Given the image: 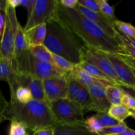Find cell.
<instances>
[{
    "label": "cell",
    "mask_w": 135,
    "mask_h": 135,
    "mask_svg": "<svg viewBox=\"0 0 135 135\" xmlns=\"http://www.w3.org/2000/svg\"><path fill=\"white\" fill-rule=\"evenodd\" d=\"M57 18L80 38L84 44L110 54L123 53L117 39L110 36L91 20L76 9H69L61 5L58 0Z\"/></svg>",
    "instance_id": "6da1fadb"
},
{
    "label": "cell",
    "mask_w": 135,
    "mask_h": 135,
    "mask_svg": "<svg viewBox=\"0 0 135 135\" xmlns=\"http://www.w3.org/2000/svg\"><path fill=\"white\" fill-rule=\"evenodd\" d=\"M4 120L22 123L30 131L57 125L47 102L32 100L22 104L13 99L7 102L1 94V121Z\"/></svg>",
    "instance_id": "7a4b0ae2"
},
{
    "label": "cell",
    "mask_w": 135,
    "mask_h": 135,
    "mask_svg": "<svg viewBox=\"0 0 135 135\" xmlns=\"http://www.w3.org/2000/svg\"><path fill=\"white\" fill-rule=\"evenodd\" d=\"M47 34L44 45L51 51L65 58L75 65L83 62L82 48L74 34L57 17L46 23Z\"/></svg>",
    "instance_id": "3957f363"
},
{
    "label": "cell",
    "mask_w": 135,
    "mask_h": 135,
    "mask_svg": "<svg viewBox=\"0 0 135 135\" xmlns=\"http://www.w3.org/2000/svg\"><path fill=\"white\" fill-rule=\"evenodd\" d=\"M48 104L57 125H85L84 113L73 101L67 98L59 99Z\"/></svg>",
    "instance_id": "277c9868"
},
{
    "label": "cell",
    "mask_w": 135,
    "mask_h": 135,
    "mask_svg": "<svg viewBox=\"0 0 135 135\" xmlns=\"http://www.w3.org/2000/svg\"><path fill=\"white\" fill-rule=\"evenodd\" d=\"M57 5L58 0H36L34 9L28 17L24 30L27 31L55 18L57 16Z\"/></svg>",
    "instance_id": "5b68a950"
},
{
    "label": "cell",
    "mask_w": 135,
    "mask_h": 135,
    "mask_svg": "<svg viewBox=\"0 0 135 135\" xmlns=\"http://www.w3.org/2000/svg\"><path fill=\"white\" fill-rule=\"evenodd\" d=\"M19 24L16 15L15 9L8 3L7 23L1 40L0 57L6 58L12 61L14 58L16 34Z\"/></svg>",
    "instance_id": "8992f818"
},
{
    "label": "cell",
    "mask_w": 135,
    "mask_h": 135,
    "mask_svg": "<svg viewBox=\"0 0 135 135\" xmlns=\"http://www.w3.org/2000/svg\"><path fill=\"white\" fill-rule=\"evenodd\" d=\"M82 57L83 61H86L96 66L114 80L117 85L121 86L119 79L115 73L106 52L94 48L84 44L82 48Z\"/></svg>",
    "instance_id": "52a82bcc"
},
{
    "label": "cell",
    "mask_w": 135,
    "mask_h": 135,
    "mask_svg": "<svg viewBox=\"0 0 135 135\" xmlns=\"http://www.w3.org/2000/svg\"><path fill=\"white\" fill-rule=\"evenodd\" d=\"M46 102H51L59 99L67 98V81L66 75L43 80Z\"/></svg>",
    "instance_id": "ba28073f"
},
{
    "label": "cell",
    "mask_w": 135,
    "mask_h": 135,
    "mask_svg": "<svg viewBox=\"0 0 135 135\" xmlns=\"http://www.w3.org/2000/svg\"><path fill=\"white\" fill-rule=\"evenodd\" d=\"M115 73L119 79L122 86L135 88V74L134 70L124 62L117 54L107 53Z\"/></svg>",
    "instance_id": "9c48e42d"
},
{
    "label": "cell",
    "mask_w": 135,
    "mask_h": 135,
    "mask_svg": "<svg viewBox=\"0 0 135 135\" xmlns=\"http://www.w3.org/2000/svg\"><path fill=\"white\" fill-rule=\"evenodd\" d=\"M19 86L28 88L32 92L34 100L46 102L43 80L42 79L31 74L17 73L16 89Z\"/></svg>",
    "instance_id": "30bf717a"
},
{
    "label": "cell",
    "mask_w": 135,
    "mask_h": 135,
    "mask_svg": "<svg viewBox=\"0 0 135 135\" xmlns=\"http://www.w3.org/2000/svg\"><path fill=\"white\" fill-rule=\"evenodd\" d=\"M75 9L80 12L83 15L89 18L92 22H94L110 36L115 38L117 29L115 27L114 22L111 21L109 18L105 17L100 12H95L91 11L79 3Z\"/></svg>",
    "instance_id": "8fae6325"
},
{
    "label": "cell",
    "mask_w": 135,
    "mask_h": 135,
    "mask_svg": "<svg viewBox=\"0 0 135 135\" xmlns=\"http://www.w3.org/2000/svg\"><path fill=\"white\" fill-rule=\"evenodd\" d=\"M106 86H108V84H104L102 82H98L87 88L92 97L95 107V112H108L112 105L106 96Z\"/></svg>",
    "instance_id": "7c38bea8"
},
{
    "label": "cell",
    "mask_w": 135,
    "mask_h": 135,
    "mask_svg": "<svg viewBox=\"0 0 135 135\" xmlns=\"http://www.w3.org/2000/svg\"><path fill=\"white\" fill-rule=\"evenodd\" d=\"M16 77L17 73L13 61L0 57V80L9 84L11 95H13L16 90Z\"/></svg>",
    "instance_id": "4fadbf2b"
},
{
    "label": "cell",
    "mask_w": 135,
    "mask_h": 135,
    "mask_svg": "<svg viewBox=\"0 0 135 135\" xmlns=\"http://www.w3.org/2000/svg\"><path fill=\"white\" fill-rule=\"evenodd\" d=\"M29 46H38L44 44L47 34V25L46 23L38 25L30 30L25 31Z\"/></svg>",
    "instance_id": "5bb4252c"
},
{
    "label": "cell",
    "mask_w": 135,
    "mask_h": 135,
    "mask_svg": "<svg viewBox=\"0 0 135 135\" xmlns=\"http://www.w3.org/2000/svg\"><path fill=\"white\" fill-rule=\"evenodd\" d=\"M74 102L84 113V114L90 112H95V107L88 88L82 86Z\"/></svg>",
    "instance_id": "9a60e30c"
},
{
    "label": "cell",
    "mask_w": 135,
    "mask_h": 135,
    "mask_svg": "<svg viewBox=\"0 0 135 135\" xmlns=\"http://www.w3.org/2000/svg\"><path fill=\"white\" fill-rule=\"evenodd\" d=\"M79 65L85 69L92 77L96 79V80H99V81L102 82V83H104L108 85H117V83H115L114 80L109 77L108 75L103 72L102 71L96 67V66L93 65L88 63L86 61H83L80 63Z\"/></svg>",
    "instance_id": "2e32d148"
},
{
    "label": "cell",
    "mask_w": 135,
    "mask_h": 135,
    "mask_svg": "<svg viewBox=\"0 0 135 135\" xmlns=\"http://www.w3.org/2000/svg\"><path fill=\"white\" fill-rule=\"evenodd\" d=\"M55 135H99L90 132L84 125H63L55 126Z\"/></svg>",
    "instance_id": "e0dca14e"
},
{
    "label": "cell",
    "mask_w": 135,
    "mask_h": 135,
    "mask_svg": "<svg viewBox=\"0 0 135 135\" xmlns=\"http://www.w3.org/2000/svg\"><path fill=\"white\" fill-rule=\"evenodd\" d=\"M29 45L25 36L24 28H22L19 24L16 34L15 42L14 57L18 56L22 53L29 50ZM14 59V58H13Z\"/></svg>",
    "instance_id": "ac0fdd59"
},
{
    "label": "cell",
    "mask_w": 135,
    "mask_h": 135,
    "mask_svg": "<svg viewBox=\"0 0 135 135\" xmlns=\"http://www.w3.org/2000/svg\"><path fill=\"white\" fill-rule=\"evenodd\" d=\"M73 73L75 78L77 79L80 84L86 88H88L90 86L93 85L98 82H100L92 77L85 69L82 68L79 65L75 66Z\"/></svg>",
    "instance_id": "d6986e66"
},
{
    "label": "cell",
    "mask_w": 135,
    "mask_h": 135,
    "mask_svg": "<svg viewBox=\"0 0 135 135\" xmlns=\"http://www.w3.org/2000/svg\"><path fill=\"white\" fill-rule=\"evenodd\" d=\"M67 81V99L74 101L77 96L82 85L75 78L73 71L66 74Z\"/></svg>",
    "instance_id": "ffe728a7"
},
{
    "label": "cell",
    "mask_w": 135,
    "mask_h": 135,
    "mask_svg": "<svg viewBox=\"0 0 135 135\" xmlns=\"http://www.w3.org/2000/svg\"><path fill=\"white\" fill-rule=\"evenodd\" d=\"M29 50L36 59L53 63V54L44 44L30 46Z\"/></svg>",
    "instance_id": "44dd1931"
},
{
    "label": "cell",
    "mask_w": 135,
    "mask_h": 135,
    "mask_svg": "<svg viewBox=\"0 0 135 135\" xmlns=\"http://www.w3.org/2000/svg\"><path fill=\"white\" fill-rule=\"evenodd\" d=\"M108 113L119 122H124L126 119L131 116V110L122 104H120L111 105Z\"/></svg>",
    "instance_id": "7402d4cb"
},
{
    "label": "cell",
    "mask_w": 135,
    "mask_h": 135,
    "mask_svg": "<svg viewBox=\"0 0 135 135\" xmlns=\"http://www.w3.org/2000/svg\"><path fill=\"white\" fill-rule=\"evenodd\" d=\"M105 92L108 100L112 105L121 104V98L125 92L121 86L117 85H108L105 87Z\"/></svg>",
    "instance_id": "603a6c76"
},
{
    "label": "cell",
    "mask_w": 135,
    "mask_h": 135,
    "mask_svg": "<svg viewBox=\"0 0 135 135\" xmlns=\"http://www.w3.org/2000/svg\"><path fill=\"white\" fill-rule=\"evenodd\" d=\"M11 99L16 100L22 104H26L34 100L32 92L28 88L19 86L17 88L13 95H11Z\"/></svg>",
    "instance_id": "cb8c5ba5"
},
{
    "label": "cell",
    "mask_w": 135,
    "mask_h": 135,
    "mask_svg": "<svg viewBox=\"0 0 135 135\" xmlns=\"http://www.w3.org/2000/svg\"><path fill=\"white\" fill-rule=\"evenodd\" d=\"M53 63L57 68L66 74L73 71L76 66L65 58L55 54H53Z\"/></svg>",
    "instance_id": "d4e9b609"
},
{
    "label": "cell",
    "mask_w": 135,
    "mask_h": 135,
    "mask_svg": "<svg viewBox=\"0 0 135 135\" xmlns=\"http://www.w3.org/2000/svg\"><path fill=\"white\" fill-rule=\"evenodd\" d=\"M130 128L125 122H121L116 125L104 128L99 135H121L127 131Z\"/></svg>",
    "instance_id": "484cf974"
},
{
    "label": "cell",
    "mask_w": 135,
    "mask_h": 135,
    "mask_svg": "<svg viewBox=\"0 0 135 135\" xmlns=\"http://www.w3.org/2000/svg\"><path fill=\"white\" fill-rule=\"evenodd\" d=\"M114 25L115 28L124 35L129 38H135V26L132 24L117 19L114 22Z\"/></svg>",
    "instance_id": "4316f807"
},
{
    "label": "cell",
    "mask_w": 135,
    "mask_h": 135,
    "mask_svg": "<svg viewBox=\"0 0 135 135\" xmlns=\"http://www.w3.org/2000/svg\"><path fill=\"white\" fill-rule=\"evenodd\" d=\"M30 131L24 125L18 121H10L8 135H28Z\"/></svg>",
    "instance_id": "83f0119b"
},
{
    "label": "cell",
    "mask_w": 135,
    "mask_h": 135,
    "mask_svg": "<svg viewBox=\"0 0 135 135\" xmlns=\"http://www.w3.org/2000/svg\"><path fill=\"white\" fill-rule=\"evenodd\" d=\"M95 116L104 128L116 125L121 123L112 117L108 112H97Z\"/></svg>",
    "instance_id": "f1b7e54d"
},
{
    "label": "cell",
    "mask_w": 135,
    "mask_h": 135,
    "mask_svg": "<svg viewBox=\"0 0 135 135\" xmlns=\"http://www.w3.org/2000/svg\"><path fill=\"white\" fill-rule=\"evenodd\" d=\"M98 3L100 13L109 18L113 22H115L116 20H117V17L115 15L114 7L113 6L109 5L108 1L105 0H98Z\"/></svg>",
    "instance_id": "f546056e"
},
{
    "label": "cell",
    "mask_w": 135,
    "mask_h": 135,
    "mask_svg": "<svg viewBox=\"0 0 135 135\" xmlns=\"http://www.w3.org/2000/svg\"><path fill=\"white\" fill-rule=\"evenodd\" d=\"M84 127L91 133L95 134H100V132L104 129L96 117V116L93 115L86 119L85 125Z\"/></svg>",
    "instance_id": "4dcf8cb0"
},
{
    "label": "cell",
    "mask_w": 135,
    "mask_h": 135,
    "mask_svg": "<svg viewBox=\"0 0 135 135\" xmlns=\"http://www.w3.org/2000/svg\"><path fill=\"white\" fill-rule=\"evenodd\" d=\"M79 4L95 12H100L98 0H79Z\"/></svg>",
    "instance_id": "1f68e13d"
},
{
    "label": "cell",
    "mask_w": 135,
    "mask_h": 135,
    "mask_svg": "<svg viewBox=\"0 0 135 135\" xmlns=\"http://www.w3.org/2000/svg\"><path fill=\"white\" fill-rule=\"evenodd\" d=\"M121 103L130 110L132 111L135 109V98L129 94L125 93V92L124 93L121 98Z\"/></svg>",
    "instance_id": "d6a6232c"
},
{
    "label": "cell",
    "mask_w": 135,
    "mask_h": 135,
    "mask_svg": "<svg viewBox=\"0 0 135 135\" xmlns=\"http://www.w3.org/2000/svg\"><path fill=\"white\" fill-rule=\"evenodd\" d=\"M119 42L120 45H121V48L122 50L123 53L126 54L127 55H130L133 58L135 59V48L131 45L127 43V42H123V41L117 40Z\"/></svg>",
    "instance_id": "836d02e7"
},
{
    "label": "cell",
    "mask_w": 135,
    "mask_h": 135,
    "mask_svg": "<svg viewBox=\"0 0 135 135\" xmlns=\"http://www.w3.org/2000/svg\"><path fill=\"white\" fill-rule=\"evenodd\" d=\"M34 135H55V126H47L33 131Z\"/></svg>",
    "instance_id": "e575fe53"
},
{
    "label": "cell",
    "mask_w": 135,
    "mask_h": 135,
    "mask_svg": "<svg viewBox=\"0 0 135 135\" xmlns=\"http://www.w3.org/2000/svg\"><path fill=\"white\" fill-rule=\"evenodd\" d=\"M117 55L124 62L127 63L128 65L130 66L132 69L135 71V59L131 57L130 55H127L124 53H120V54H117Z\"/></svg>",
    "instance_id": "d590c367"
},
{
    "label": "cell",
    "mask_w": 135,
    "mask_h": 135,
    "mask_svg": "<svg viewBox=\"0 0 135 135\" xmlns=\"http://www.w3.org/2000/svg\"><path fill=\"white\" fill-rule=\"evenodd\" d=\"M36 0H21V6L23 7L27 10L28 17L31 15Z\"/></svg>",
    "instance_id": "8d00e7d4"
},
{
    "label": "cell",
    "mask_w": 135,
    "mask_h": 135,
    "mask_svg": "<svg viewBox=\"0 0 135 135\" xmlns=\"http://www.w3.org/2000/svg\"><path fill=\"white\" fill-rule=\"evenodd\" d=\"M115 39H117V40H121V41H123V42H127V43L131 45L132 46H133V47L135 48V38H129V37L124 35L123 34L120 32L118 31L117 30V34H116Z\"/></svg>",
    "instance_id": "74e56055"
},
{
    "label": "cell",
    "mask_w": 135,
    "mask_h": 135,
    "mask_svg": "<svg viewBox=\"0 0 135 135\" xmlns=\"http://www.w3.org/2000/svg\"><path fill=\"white\" fill-rule=\"evenodd\" d=\"M59 2L65 7L75 9L79 3V0H59Z\"/></svg>",
    "instance_id": "f35d334b"
},
{
    "label": "cell",
    "mask_w": 135,
    "mask_h": 135,
    "mask_svg": "<svg viewBox=\"0 0 135 135\" xmlns=\"http://www.w3.org/2000/svg\"><path fill=\"white\" fill-rule=\"evenodd\" d=\"M121 88H122L123 90L125 93L129 94L131 95L132 96L135 98V88H130V87L127 86H121Z\"/></svg>",
    "instance_id": "ab89813d"
},
{
    "label": "cell",
    "mask_w": 135,
    "mask_h": 135,
    "mask_svg": "<svg viewBox=\"0 0 135 135\" xmlns=\"http://www.w3.org/2000/svg\"><path fill=\"white\" fill-rule=\"evenodd\" d=\"M8 3L13 8L16 9L17 7L21 6V0H8Z\"/></svg>",
    "instance_id": "60d3db41"
},
{
    "label": "cell",
    "mask_w": 135,
    "mask_h": 135,
    "mask_svg": "<svg viewBox=\"0 0 135 135\" xmlns=\"http://www.w3.org/2000/svg\"><path fill=\"white\" fill-rule=\"evenodd\" d=\"M121 135H135V130L129 129L127 132Z\"/></svg>",
    "instance_id": "b9f144b4"
},
{
    "label": "cell",
    "mask_w": 135,
    "mask_h": 135,
    "mask_svg": "<svg viewBox=\"0 0 135 135\" xmlns=\"http://www.w3.org/2000/svg\"><path fill=\"white\" fill-rule=\"evenodd\" d=\"M131 117H132L135 119V109L134 110L131 111Z\"/></svg>",
    "instance_id": "7bdbcfd3"
},
{
    "label": "cell",
    "mask_w": 135,
    "mask_h": 135,
    "mask_svg": "<svg viewBox=\"0 0 135 135\" xmlns=\"http://www.w3.org/2000/svg\"><path fill=\"white\" fill-rule=\"evenodd\" d=\"M28 135H34V133H33V131H30Z\"/></svg>",
    "instance_id": "ee69618b"
},
{
    "label": "cell",
    "mask_w": 135,
    "mask_h": 135,
    "mask_svg": "<svg viewBox=\"0 0 135 135\" xmlns=\"http://www.w3.org/2000/svg\"><path fill=\"white\" fill-rule=\"evenodd\" d=\"M133 70H134V69H133ZM134 74H135V71H134Z\"/></svg>",
    "instance_id": "f6af8a7d"
}]
</instances>
